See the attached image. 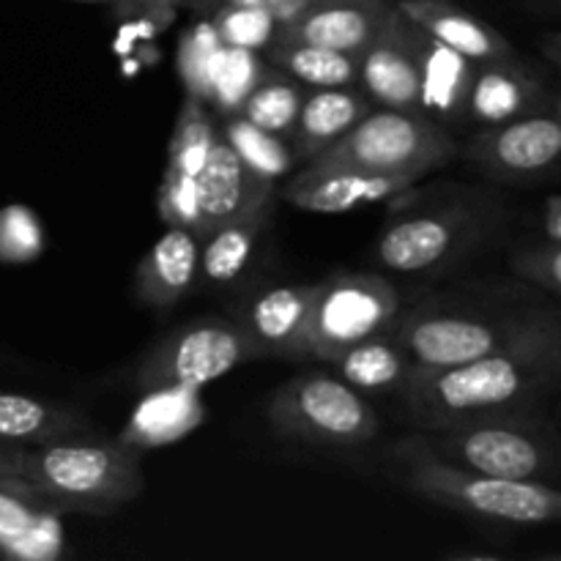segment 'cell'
<instances>
[{"mask_svg": "<svg viewBox=\"0 0 561 561\" xmlns=\"http://www.w3.org/2000/svg\"><path fill=\"white\" fill-rule=\"evenodd\" d=\"M201 239L186 228H168L142 255L135 272V296L151 310H173L197 285Z\"/></svg>", "mask_w": 561, "mask_h": 561, "instance_id": "19", "label": "cell"}, {"mask_svg": "<svg viewBox=\"0 0 561 561\" xmlns=\"http://www.w3.org/2000/svg\"><path fill=\"white\" fill-rule=\"evenodd\" d=\"M559 387L561 340H553L449 367L411 365L400 392L414 425L427 433L510 411L546 409Z\"/></svg>", "mask_w": 561, "mask_h": 561, "instance_id": "2", "label": "cell"}, {"mask_svg": "<svg viewBox=\"0 0 561 561\" xmlns=\"http://www.w3.org/2000/svg\"><path fill=\"white\" fill-rule=\"evenodd\" d=\"M20 480V447L0 444V482Z\"/></svg>", "mask_w": 561, "mask_h": 561, "instance_id": "38", "label": "cell"}, {"mask_svg": "<svg viewBox=\"0 0 561 561\" xmlns=\"http://www.w3.org/2000/svg\"><path fill=\"white\" fill-rule=\"evenodd\" d=\"M540 113L559 115V93L537 66L515 53L474 66L463 121L493 126Z\"/></svg>", "mask_w": 561, "mask_h": 561, "instance_id": "12", "label": "cell"}, {"mask_svg": "<svg viewBox=\"0 0 561 561\" xmlns=\"http://www.w3.org/2000/svg\"><path fill=\"white\" fill-rule=\"evenodd\" d=\"M327 365H332L340 381H345L359 394L400 392L411 370L409 354L394 340L392 329L348 345Z\"/></svg>", "mask_w": 561, "mask_h": 561, "instance_id": "25", "label": "cell"}, {"mask_svg": "<svg viewBox=\"0 0 561 561\" xmlns=\"http://www.w3.org/2000/svg\"><path fill=\"white\" fill-rule=\"evenodd\" d=\"M195 184L203 214V239L217 225L274 208V197H277V181L263 179L255 170L247 168L239 153L228 146L222 131L214 140L206 164L195 175Z\"/></svg>", "mask_w": 561, "mask_h": 561, "instance_id": "14", "label": "cell"}, {"mask_svg": "<svg viewBox=\"0 0 561 561\" xmlns=\"http://www.w3.org/2000/svg\"><path fill=\"white\" fill-rule=\"evenodd\" d=\"M392 11L394 0H318L279 22L274 38L362 55L376 42Z\"/></svg>", "mask_w": 561, "mask_h": 561, "instance_id": "17", "label": "cell"}, {"mask_svg": "<svg viewBox=\"0 0 561 561\" xmlns=\"http://www.w3.org/2000/svg\"><path fill=\"white\" fill-rule=\"evenodd\" d=\"M219 131H222V137L228 140V146L239 153L241 162L250 170H255L257 175H263V179H283V175L290 173V168L296 164L294 151H290L285 137L272 135V131L250 124L244 115H222Z\"/></svg>", "mask_w": 561, "mask_h": 561, "instance_id": "28", "label": "cell"}, {"mask_svg": "<svg viewBox=\"0 0 561 561\" xmlns=\"http://www.w3.org/2000/svg\"><path fill=\"white\" fill-rule=\"evenodd\" d=\"M42 252V228L27 208L0 211V261H33Z\"/></svg>", "mask_w": 561, "mask_h": 561, "instance_id": "35", "label": "cell"}, {"mask_svg": "<svg viewBox=\"0 0 561 561\" xmlns=\"http://www.w3.org/2000/svg\"><path fill=\"white\" fill-rule=\"evenodd\" d=\"M305 93L307 88L301 82L268 66L266 77L252 88L250 96L241 104L239 115H244L250 124L288 140L290 129L296 124V115L301 110V102H305Z\"/></svg>", "mask_w": 561, "mask_h": 561, "instance_id": "27", "label": "cell"}, {"mask_svg": "<svg viewBox=\"0 0 561 561\" xmlns=\"http://www.w3.org/2000/svg\"><path fill=\"white\" fill-rule=\"evenodd\" d=\"M263 60L305 88H343L354 85L359 77V55L318 47V44L274 38L263 49Z\"/></svg>", "mask_w": 561, "mask_h": 561, "instance_id": "26", "label": "cell"}, {"mask_svg": "<svg viewBox=\"0 0 561 561\" xmlns=\"http://www.w3.org/2000/svg\"><path fill=\"white\" fill-rule=\"evenodd\" d=\"M60 510L25 480L0 482V557L14 561H58L66 557Z\"/></svg>", "mask_w": 561, "mask_h": 561, "instance_id": "18", "label": "cell"}, {"mask_svg": "<svg viewBox=\"0 0 561 561\" xmlns=\"http://www.w3.org/2000/svg\"><path fill=\"white\" fill-rule=\"evenodd\" d=\"M400 310H403L400 290L383 274H332L316 283L305 329L307 356L327 365L348 345L392 329Z\"/></svg>", "mask_w": 561, "mask_h": 561, "instance_id": "9", "label": "cell"}, {"mask_svg": "<svg viewBox=\"0 0 561 561\" xmlns=\"http://www.w3.org/2000/svg\"><path fill=\"white\" fill-rule=\"evenodd\" d=\"M411 365L449 367L561 340L557 299L531 285L463 283L422 296L392 327Z\"/></svg>", "mask_w": 561, "mask_h": 561, "instance_id": "1", "label": "cell"}, {"mask_svg": "<svg viewBox=\"0 0 561 561\" xmlns=\"http://www.w3.org/2000/svg\"><path fill=\"white\" fill-rule=\"evenodd\" d=\"M392 455L403 463L405 485L442 507L510 526H551L561 518V491L557 485L502 480L460 469L438 458L422 433L400 438Z\"/></svg>", "mask_w": 561, "mask_h": 561, "instance_id": "5", "label": "cell"}, {"mask_svg": "<svg viewBox=\"0 0 561 561\" xmlns=\"http://www.w3.org/2000/svg\"><path fill=\"white\" fill-rule=\"evenodd\" d=\"M69 3H85V5H104V9H115V11H129V5L135 0H69Z\"/></svg>", "mask_w": 561, "mask_h": 561, "instance_id": "39", "label": "cell"}, {"mask_svg": "<svg viewBox=\"0 0 561 561\" xmlns=\"http://www.w3.org/2000/svg\"><path fill=\"white\" fill-rule=\"evenodd\" d=\"M268 64L263 60L261 53L252 49L228 47L225 58L219 64L217 77H214L211 88V104L219 110V115L239 113L244 99L250 96L252 88L266 77Z\"/></svg>", "mask_w": 561, "mask_h": 561, "instance_id": "31", "label": "cell"}, {"mask_svg": "<svg viewBox=\"0 0 561 561\" xmlns=\"http://www.w3.org/2000/svg\"><path fill=\"white\" fill-rule=\"evenodd\" d=\"M272 211H257L252 217L230 219L217 225L206 239H201V266H197V285L203 290H228L247 274L255 261L261 241L266 239Z\"/></svg>", "mask_w": 561, "mask_h": 561, "instance_id": "23", "label": "cell"}, {"mask_svg": "<svg viewBox=\"0 0 561 561\" xmlns=\"http://www.w3.org/2000/svg\"><path fill=\"white\" fill-rule=\"evenodd\" d=\"M520 3L526 5V9H531V11H557V5H559V0H520Z\"/></svg>", "mask_w": 561, "mask_h": 561, "instance_id": "41", "label": "cell"}, {"mask_svg": "<svg viewBox=\"0 0 561 561\" xmlns=\"http://www.w3.org/2000/svg\"><path fill=\"white\" fill-rule=\"evenodd\" d=\"M20 480L64 515H110L142 493L140 447L102 433L20 447Z\"/></svg>", "mask_w": 561, "mask_h": 561, "instance_id": "3", "label": "cell"}, {"mask_svg": "<svg viewBox=\"0 0 561 561\" xmlns=\"http://www.w3.org/2000/svg\"><path fill=\"white\" fill-rule=\"evenodd\" d=\"M159 217L168 228H186L203 239V214L201 201H197V184L192 175L164 170L162 184L157 192Z\"/></svg>", "mask_w": 561, "mask_h": 561, "instance_id": "34", "label": "cell"}, {"mask_svg": "<svg viewBox=\"0 0 561 561\" xmlns=\"http://www.w3.org/2000/svg\"><path fill=\"white\" fill-rule=\"evenodd\" d=\"M414 184L416 179L411 175H376L334 164H305V170L279 190V197L299 211L348 214L403 195Z\"/></svg>", "mask_w": 561, "mask_h": 561, "instance_id": "15", "label": "cell"}, {"mask_svg": "<svg viewBox=\"0 0 561 561\" xmlns=\"http://www.w3.org/2000/svg\"><path fill=\"white\" fill-rule=\"evenodd\" d=\"M255 359L233 318H197L159 340L140 359L135 387L140 392H195L225 373Z\"/></svg>", "mask_w": 561, "mask_h": 561, "instance_id": "10", "label": "cell"}, {"mask_svg": "<svg viewBox=\"0 0 561 561\" xmlns=\"http://www.w3.org/2000/svg\"><path fill=\"white\" fill-rule=\"evenodd\" d=\"M373 110L365 91L343 88H307L296 124L288 135V146L296 162H310L316 153L332 146L354 124Z\"/></svg>", "mask_w": 561, "mask_h": 561, "instance_id": "22", "label": "cell"}, {"mask_svg": "<svg viewBox=\"0 0 561 561\" xmlns=\"http://www.w3.org/2000/svg\"><path fill=\"white\" fill-rule=\"evenodd\" d=\"M507 266L513 279L561 299V244L557 241L537 239L520 244L507 255Z\"/></svg>", "mask_w": 561, "mask_h": 561, "instance_id": "33", "label": "cell"}, {"mask_svg": "<svg viewBox=\"0 0 561 561\" xmlns=\"http://www.w3.org/2000/svg\"><path fill=\"white\" fill-rule=\"evenodd\" d=\"M356 82H362V91L378 107L422 113L420 64L409 36V16L398 9V3L376 42L359 55Z\"/></svg>", "mask_w": 561, "mask_h": 561, "instance_id": "16", "label": "cell"}, {"mask_svg": "<svg viewBox=\"0 0 561 561\" xmlns=\"http://www.w3.org/2000/svg\"><path fill=\"white\" fill-rule=\"evenodd\" d=\"M168 5H173L175 11L184 9L192 11L197 16H211L219 9H236V5H244V9H263L268 14L277 16V22L290 20L299 11H305L307 5L318 3V0H164Z\"/></svg>", "mask_w": 561, "mask_h": 561, "instance_id": "36", "label": "cell"}, {"mask_svg": "<svg viewBox=\"0 0 561 561\" xmlns=\"http://www.w3.org/2000/svg\"><path fill=\"white\" fill-rule=\"evenodd\" d=\"M225 49L228 47L222 44L219 33L214 31L208 16H201V22L184 31L179 42V53H175V66H179V77L186 88V96L211 104L214 77H217L219 64H222Z\"/></svg>", "mask_w": 561, "mask_h": 561, "instance_id": "30", "label": "cell"}, {"mask_svg": "<svg viewBox=\"0 0 561 561\" xmlns=\"http://www.w3.org/2000/svg\"><path fill=\"white\" fill-rule=\"evenodd\" d=\"M546 409L510 411L485 420L460 422L422 433V438L438 458L460 469L502 480L557 485L561 444L557 420L548 416Z\"/></svg>", "mask_w": 561, "mask_h": 561, "instance_id": "6", "label": "cell"}, {"mask_svg": "<svg viewBox=\"0 0 561 561\" xmlns=\"http://www.w3.org/2000/svg\"><path fill=\"white\" fill-rule=\"evenodd\" d=\"M99 433L80 409L69 403L0 392V444L33 447Z\"/></svg>", "mask_w": 561, "mask_h": 561, "instance_id": "24", "label": "cell"}, {"mask_svg": "<svg viewBox=\"0 0 561 561\" xmlns=\"http://www.w3.org/2000/svg\"><path fill=\"white\" fill-rule=\"evenodd\" d=\"M540 230H542V239L561 244V197L557 192H551V195L542 201Z\"/></svg>", "mask_w": 561, "mask_h": 561, "instance_id": "37", "label": "cell"}, {"mask_svg": "<svg viewBox=\"0 0 561 561\" xmlns=\"http://www.w3.org/2000/svg\"><path fill=\"white\" fill-rule=\"evenodd\" d=\"M466 162L499 184H524L553 175L561 159V118L553 113L524 115L480 126L463 146Z\"/></svg>", "mask_w": 561, "mask_h": 561, "instance_id": "11", "label": "cell"}, {"mask_svg": "<svg viewBox=\"0 0 561 561\" xmlns=\"http://www.w3.org/2000/svg\"><path fill=\"white\" fill-rule=\"evenodd\" d=\"M458 157V142L444 124L425 113L370 110L359 124L305 164H334L376 175L425 179Z\"/></svg>", "mask_w": 561, "mask_h": 561, "instance_id": "7", "label": "cell"}, {"mask_svg": "<svg viewBox=\"0 0 561 561\" xmlns=\"http://www.w3.org/2000/svg\"><path fill=\"white\" fill-rule=\"evenodd\" d=\"M312 296H316V283L272 285L236 305L230 318L247 337L255 359L266 356L307 359L305 329Z\"/></svg>", "mask_w": 561, "mask_h": 561, "instance_id": "13", "label": "cell"}, {"mask_svg": "<svg viewBox=\"0 0 561 561\" xmlns=\"http://www.w3.org/2000/svg\"><path fill=\"white\" fill-rule=\"evenodd\" d=\"M219 135V124L214 121L211 110L206 102L195 96H186L175 118L173 135L168 142V168L173 173L192 175L195 179L206 164L208 151Z\"/></svg>", "mask_w": 561, "mask_h": 561, "instance_id": "29", "label": "cell"}, {"mask_svg": "<svg viewBox=\"0 0 561 561\" xmlns=\"http://www.w3.org/2000/svg\"><path fill=\"white\" fill-rule=\"evenodd\" d=\"M394 3L422 31H427L433 38L447 44L449 49L463 55L474 66L515 53L502 31L482 22L480 16L453 0H394Z\"/></svg>", "mask_w": 561, "mask_h": 561, "instance_id": "21", "label": "cell"}, {"mask_svg": "<svg viewBox=\"0 0 561 561\" xmlns=\"http://www.w3.org/2000/svg\"><path fill=\"white\" fill-rule=\"evenodd\" d=\"M274 433L318 447H359L381 431L365 394L329 373H305L285 381L268 400Z\"/></svg>", "mask_w": 561, "mask_h": 561, "instance_id": "8", "label": "cell"}, {"mask_svg": "<svg viewBox=\"0 0 561 561\" xmlns=\"http://www.w3.org/2000/svg\"><path fill=\"white\" fill-rule=\"evenodd\" d=\"M507 206L491 192H455L447 201L394 214L376 241V261L394 274L444 277L499 239Z\"/></svg>", "mask_w": 561, "mask_h": 561, "instance_id": "4", "label": "cell"}, {"mask_svg": "<svg viewBox=\"0 0 561 561\" xmlns=\"http://www.w3.org/2000/svg\"><path fill=\"white\" fill-rule=\"evenodd\" d=\"M208 20H211L214 31L219 33L225 47L252 49V53H263L274 42L279 25L277 16L268 14V11L244 9V5L219 9Z\"/></svg>", "mask_w": 561, "mask_h": 561, "instance_id": "32", "label": "cell"}, {"mask_svg": "<svg viewBox=\"0 0 561 561\" xmlns=\"http://www.w3.org/2000/svg\"><path fill=\"white\" fill-rule=\"evenodd\" d=\"M409 36L414 44L422 82V113L438 124H463L466 96L474 80V64L449 49L431 33L409 20Z\"/></svg>", "mask_w": 561, "mask_h": 561, "instance_id": "20", "label": "cell"}, {"mask_svg": "<svg viewBox=\"0 0 561 561\" xmlns=\"http://www.w3.org/2000/svg\"><path fill=\"white\" fill-rule=\"evenodd\" d=\"M546 53H548V60H551L553 69H559V33H548L546 36Z\"/></svg>", "mask_w": 561, "mask_h": 561, "instance_id": "40", "label": "cell"}]
</instances>
